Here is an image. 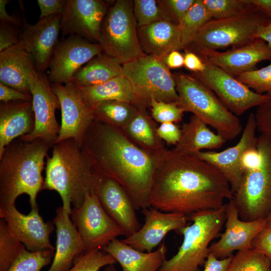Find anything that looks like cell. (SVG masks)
I'll return each mask as SVG.
<instances>
[{
	"mask_svg": "<svg viewBox=\"0 0 271 271\" xmlns=\"http://www.w3.org/2000/svg\"><path fill=\"white\" fill-rule=\"evenodd\" d=\"M233 197L226 178L209 163L173 149L157 152L150 207L189 216L220 208Z\"/></svg>",
	"mask_w": 271,
	"mask_h": 271,
	"instance_id": "6da1fadb",
	"label": "cell"
},
{
	"mask_svg": "<svg viewBox=\"0 0 271 271\" xmlns=\"http://www.w3.org/2000/svg\"><path fill=\"white\" fill-rule=\"evenodd\" d=\"M81 147L102 177L122 187L136 210L150 207L157 152L139 147L121 128L96 119Z\"/></svg>",
	"mask_w": 271,
	"mask_h": 271,
	"instance_id": "7a4b0ae2",
	"label": "cell"
},
{
	"mask_svg": "<svg viewBox=\"0 0 271 271\" xmlns=\"http://www.w3.org/2000/svg\"><path fill=\"white\" fill-rule=\"evenodd\" d=\"M104 179L81 147L69 139L54 144L47 157L43 190L56 191L70 214L82 205L87 193L97 194Z\"/></svg>",
	"mask_w": 271,
	"mask_h": 271,
	"instance_id": "3957f363",
	"label": "cell"
},
{
	"mask_svg": "<svg viewBox=\"0 0 271 271\" xmlns=\"http://www.w3.org/2000/svg\"><path fill=\"white\" fill-rule=\"evenodd\" d=\"M51 148L40 139L20 138L6 147L0 156V208L15 205L23 194L29 196L31 209L38 207L37 196L43 190L42 173Z\"/></svg>",
	"mask_w": 271,
	"mask_h": 271,
	"instance_id": "277c9868",
	"label": "cell"
},
{
	"mask_svg": "<svg viewBox=\"0 0 271 271\" xmlns=\"http://www.w3.org/2000/svg\"><path fill=\"white\" fill-rule=\"evenodd\" d=\"M179 105L214 128L226 141L237 137L242 130L238 118L223 104L216 94L194 75L173 74Z\"/></svg>",
	"mask_w": 271,
	"mask_h": 271,
	"instance_id": "5b68a950",
	"label": "cell"
},
{
	"mask_svg": "<svg viewBox=\"0 0 271 271\" xmlns=\"http://www.w3.org/2000/svg\"><path fill=\"white\" fill-rule=\"evenodd\" d=\"M226 205L216 210L200 211L188 217L192 221L179 232L183 242L177 253L165 260L158 271H199L209 254L211 241L216 238L226 220Z\"/></svg>",
	"mask_w": 271,
	"mask_h": 271,
	"instance_id": "8992f818",
	"label": "cell"
},
{
	"mask_svg": "<svg viewBox=\"0 0 271 271\" xmlns=\"http://www.w3.org/2000/svg\"><path fill=\"white\" fill-rule=\"evenodd\" d=\"M270 22V18L251 6L237 15L210 20L184 50L200 56L208 51L242 46L255 39L258 29Z\"/></svg>",
	"mask_w": 271,
	"mask_h": 271,
	"instance_id": "52a82bcc",
	"label": "cell"
},
{
	"mask_svg": "<svg viewBox=\"0 0 271 271\" xmlns=\"http://www.w3.org/2000/svg\"><path fill=\"white\" fill-rule=\"evenodd\" d=\"M257 148L261 155L260 164L244 172L232 198L243 221L265 219L271 208V138L260 134Z\"/></svg>",
	"mask_w": 271,
	"mask_h": 271,
	"instance_id": "ba28073f",
	"label": "cell"
},
{
	"mask_svg": "<svg viewBox=\"0 0 271 271\" xmlns=\"http://www.w3.org/2000/svg\"><path fill=\"white\" fill-rule=\"evenodd\" d=\"M133 2L117 0L110 7L100 30L102 52L122 65L145 56L139 43Z\"/></svg>",
	"mask_w": 271,
	"mask_h": 271,
	"instance_id": "9c48e42d",
	"label": "cell"
},
{
	"mask_svg": "<svg viewBox=\"0 0 271 271\" xmlns=\"http://www.w3.org/2000/svg\"><path fill=\"white\" fill-rule=\"evenodd\" d=\"M122 68L142 107L150 105L153 98L178 104L174 75L162 59L145 55L122 65Z\"/></svg>",
	"mask_w": 271,
	"mask_h": 271,
	"instance_id": "30bf717a",
	"label": "cell"
},
{
	"mask_svg": "<svg viewBox=\"0 0 271 271\" xmlns=\"http://www.w3.org/2000/svg\"><path fill=\"white\" fill-rule=\"evenodd\" d=\"M28 79L32 96L35 127L31 133L20 138L28 141L40 139L52 148L60 128L55 117L56 110L60 109L59 100L51 88L48 77L36 67L29 73Z\"/></svg>",
	"mask_w": 271,
	"mask_h": 271,
	"instance_id": "8fae6325",
	"label": "cell"
},
{
	"mask_svg": "<svg viewBox=\"0 0 271 271\" xmlns=\"http://www.w3.org/2000/svg\"><path fill=\"white\" fill-rule=\"evenodd\" d=\"M70 215L87 251L102 249L117 237L125 236L123 229L104 210L96 194L87 193L82 205L72 208Z\"/></svg>",
	"mask_w": 271,
	"mask_h": 271,
	"instance_id": "7c38bea8",
	"label": "cell"
},
{
	"mask_svg": "<svg viewBox=\"0 0 271 271\" xmlns=\"http://www.w3.org/2000/svg\"><path fill=\"white\" fill-rule=\"evenodd\" d=\"M203 61L205 70L193 75L209 87L236 116L242 115L269 98L268 93H257L219 67Z\"/></svg>",
	"mask_w": 271,
	"mask_h": 271,
	"instance_id": "4fadbf2b",
	"label": "cell"
},
{
	"mask_svg": "<svg viewBox=\"0 0 271 271\" xmlns=\"http://www.w3.org/2000/svg\"><path fill=\"white\" fill-rule=\"evenodd\" d=\"M51 87L59 100L61 111L60 131L55 144L72 139L81 146L87 130L95 119L93 109L85 102L74 84L51 83Z\"/></svg>",
	"mask_w": 271,
	"mask_h": 271,
	"instance_id": "5bb4252c",
	"label": "cell"
},
{
	"mask_svg": "<svg viewBox=\"0 0 271 271\" xmlns=\"http://www.w3.org/2000/svg\"><path fill=\"white\" fill-rule=\"evenodd\" d=\"M102 52L98 43H92L76 35H70L58 43L49 64L48 79L52 83L71 82L75 73L84 64Z\"/></svg>",
	"mask_w": 271,
	"mask_h": 271,
	"instance_id": "9a60e30c",
	"label": "cell"
},
{
	"mask_svg": "<svg viewBox=\"0 0 271 271\" xmlns=\"http://www.w3.org/2000/svg\"><path fill=\"white\" fill-rule=\"evenodd\" d=\"M257 126L254 113H250L237 143L220 152L213 151L198 153L195 156L217 168L229 183L234 194L241 183L244 171L241 160L249 149L257 147L255 137Z\"/></svg>",
	"mask_w": 271,
	"mask_h": 271,
	"instance_id": "2e32d148",
	"label": "cell"
},
{
	"mask_svg": "<svg viewBox=\"0 0 271 271\" xmlns=\"http://www.w3.org/2000/svg\"><path fill=\"white\" fill-rule=\"evenodd\" d=\"M225 205V231L209 248V253L218 259L229 257L236 250L252 249L253 239L267 224L265 219L249 221L240 219L233 199Z\"/></svg>",
	"mask_w": 271,
	"mask_h": 271,
	"instance_id": "e0dca14e",
	"label": "cell"
},
{
	"mask_svg": "<svg viewBox=\"0 0 271 271\" xmlns=\"http://www.w3.org/2000/svg\"><path fill=\"white\" fill-rule=\"evenodd\" d=\"M0 218L26 249L31 251L55 250L50 242V236L54 229L52 222H45L39 213V207L31 209L25 215L15 205L0 208Z\"/></svg>",
	"mask_w": 271,
	"mask_h": 271,
	"instance_id": "ac0fdd59",
	"label": "cell"
},
{
	"mask_svg": "<svg viewBox=\"0 0 271 271\" xmlns=\"http://www.w3.org/2000/svg\"><path fill=\"white\" fill-rule=\"evenodd\" d=\"M109 8L100 0H67L61 22L63 36L76 35L99 43L101 25Z\"/></svg>",
	"mask_w": 271,
	"mask_h": 271,
	"instance_id": "d6986e66",
	"label": "cell"
},
{
	"mask_svg": "<svg viewBox=\"0 0 271 271\" xmlns=\"http://www.w3.org/2000/svg\"><path fill=\"white\" fill-rule=\"evenodd\" d=\"M62 15L39 19L34 25L24 20L19 44L33 57L37 70L44 72L49 66L58 44Z\"/></svg>",
	"mask_w": 271,
	"mask_h": 271,
	"instance_id": "ffe728a7",
	"label": "cell"
},
{
	"mask_svg": "<svg viewBox=\"0 0 271 271\" xmlns=\"http://www.w3.org/2000/svg\"><path fill=\"white\" fill-rule=\"evenodd\" d=\"M141 212L145 217L143 226L121 241L143 252H152L170 231H179L186 226L188 219L183 214L163 212L152 207L143 209Z\"/></svg>",
	"mask_w": 271,
	"mask_h": 271,
	"instance_id": "44dd1931",
	"label": "cell"
},
{
	"mask_svg": "<svg viewBox=\"0 0 271 271\" xmlns=\"http://www.w3.org/2000/svg\"><path fill=\"white\" fill-rule=\"evenodd\" d=\"M199 56L236 77L255 70L256 65L262 61H270L271 48L263 40L255 39L242 46L225 51H208Z\"/></svg>",
	"mask_w": 271,
	"mask_h": 271,
	"instance_id": "7402d4cb",
	"label": "cell"
},
{
	"mask_svg": "<svg viewBox=\"0 0 271 271\" xmlns=\"http://www.w3.org/2000/svg\"><path fill=\"white\" fill-rule=\"evenodd\" d=\"M55 213L52 222L56 227V248L51 266L47 271H67L87 250L68 212L61 206L55 210Z\"/></svg>",
	"mask_w": 271,
	"mask_h": 271,
	"instance_id": "603a6c76",
	"label": "cell"
},
{
	"mask_svg": "<svg viewBox=\"0 0 271 271\" xmlns=\"http://www.w3.org/2000/svg\"><path fill=\"white\" fill-rule=\"evenodd\" d=\"M96 195L107 214L123 229L125 237L141 228L134 207L117 182L110 178H105Z\"/></svg>",
	"mask_w": 271,
	"mask_h": 271,
	"instance_id": "cb8c5ba5",
	"label": "cell"
},
{
	"mask_svg": "<svg viewBox=\"0 0 271 271\" xmlns=\"http://www.w3.org/2000/svg\"><path fill=\"white\" fill-rule=\"evenodd\" d=\"M35 127L32 101L2 102L0 105V156L6 147Z\"/></svg>",
	"mask_w": 271,
	"mask_h": 271,
	"instance_id": "d4e9b609",
	"label": "cell"
},
{
	"mask_svg": "<svg viewBox=\"0 0 271 271\" xmlns=\"http://www.w3.org/2000/svg\"><path fill=\"white\" fill-rule=\"evenodd\" d=\"M138 36L144 53L161 59L173 51L183 49L178 26L168 20L138 28Z\"/></svg>",
	"mask_w": 271,
	"mask_h": 271,
	"instance_id": "484cf974",
	"label": "cell"
},
{
	"mask_svg": "<svg viewBox=\"0 0 271 271\" xmlns=\"http://www.w3.org/2000/svg\"><path fill=\"white\" fill-rule=\"evenodd\" d=\"M102 250L114 257L122 271H158L166 260L167 247L163 241L155 251L145 252L115 238Z\"/></svg>",
	"mask_w": 271,
	"mask_h": 271,
	"instance_id": "4316f807",
	"label": "cell"
},
{
	"mask_svg": "<svg viewBox=\"0 0 271 271\" xmlns=\"http://www.w3.org/2000/svg\"><path fill=\"white\" fill-rule=\"evenodd\" d=\"M35 64L32 56L19 45L0 52V83L31 94L28 79Z\"/></svg>",
	"mask_w": 271,
	"mask_h": 271,
	"instance_id": "83f0119b",
	"label": "cell"
},
{
	"mask_svg": "<svg viewBox=\"0 0 271 271\" xmlns=\"http://www.w3.org/2000/svg\"><path fill=\"white\" fill-rule=\"evenodd\" d=\"M226 140L212 132L200 119L192 115L187 122L183 124L179 142L173 149L184 155L195 156L203 149L221 148Z\"/></svg>",
	"mask_w": 271,
	"mask_h": 271,
	"instance_id": "f1b7e54d",
	"label": "cell"
},
{
	"mask_svg": "<svg viewBox=\"0 0 271 271\" xmlns=\"http://www.w3.org/2000/svg\"><path fill=\"white\" fill-rule=\"evenodd\" d=\"M76 86L85 102L93 110L97 104L106 101H121L142 106L129 81L124 75L96 85Z\"/></svg>",
	"mask_w": 271,
	"mask_h": 271,
	"instance_id": "f546056e",
	"label": "cell"
},
{
	"mask_svg": "<svg viewBox=\"0 0 271 271\" xmlns=\"http://www.w3.org/2000/svg\"><path fill=\"white\" fill-rule=\"evenodd\" d=\"M122 75V65L115 59L102 52L80 68L71 82L78 86H91Z\"/></svg>",
	"mask_w": 271,
	"mask_h": 271,
	"instance_id": "4dcf8cb0",
	"label": "cell"
},
{
	"mask_svg": "<svg viewBox=\"0 0 271 271\" xmlns=\"http://www.w3.org/2000/svg\"><path fill=\"white\" fill-rule=\"evenodd\" d=\"M139 109L133 105L121 101H106L93 108L95 119L122 129L138 113Z\"/></svg>",
	"mask_w": 271,
	"mask_h": 271,
	"instance_id": "1f68e13d",
	"label": "cell"
},
{
	"mask_svg": "<svg viewBox=\"0 0 271 271\" xmlns=\"http://www.w3.org/2000/svg\"><path fill=\"white\" fill-rule=\"evenodd\" d=\"M212 18L202 0H195L178 27L180 33L183 49L193 41L199 31Z\"/></svg>",
	"mask_w": 271,
	"mask_h": 271,
	"instance_id": "d6a6232c",
	"label": "cell"
},
{
	"mask_svg": "<svg viewBox=\"0 0 271 271\" xmlns=\"http://www.w3.org/2000/svg\"><path fill=\"white\" fill-rule=\"evenodd\" d=\"M124 128L144 149L157 152L163 148L156 130L155 131L152 126L151 120L142 110H139Z\"/></svg>",
	"mask_w": 271,
	"mask_h": 271,
	"instance_id": "836d02e7",
	"label": "cell"
},
{
	"mask_svg": "<svg viewBox=\"0 0 271 271\" xmlns=\"http://www.w3.org/2000/svg\"><path fill=\"white\" fill-rule=\"evenodd\" d=\"M116 262L108 253L95 249L86 251L67 271H117L113 265Z\"/></svg>",
	"mask_w": 271,
	"mask_h": 271,
	"instance_id": "e575fe53",
	"label": "cell"
},
{
	"mask_svg": "<svg viewBox=\"0 0 271 271\" xmlns=\"http://www.w3.org/2000/svg\"><path fill=\"white\" fill-rule=\"evenodd\" d=\"M24 245L0 219V271H8L20 254Z\"/></svg>",
	"mask_w": 271,
	"mask_h": 271,
	"instance_id": "d590c367",
	"label": "cell"
},
{
	"mask_svg": "<svg viewBox=\"0 0 271 271\" xmlns=\"http://www.w3.org/2000/svg\"><path fill=\"white\" fill-rule=\"evenodd\" d=\"M271 260L252 249L239 251L225 271H270Z\"/></svg>",
	"mask_w": 271,
	"mask_h": 271,
	"instance_id": "8d00e7d4",
	"label": "cell"
},
{
	"mask_svg": "<svg viewBox=\"0 0 271 271\" xmlns=\"http://www.w3.org/2000/svg\"><path fill=\"white\" fill-rule=\"evenodd\" d=\"M55 251H31L24 246L8 271H40L53 259Z\"/></svg>",
	"mask_w": 271,
	"mask_h": 271,
	"instance_id": "74e56055",
	"label": "cell"
},
{
	"mask_svg": "<svg viewBox=\"0 0 271 271\" xmlns=\"http://www.w3.org/2000/svg\"><path fill=\"white\" fill-rule=\"evenodd\" d=\"M212 20L229 18L246 11L251 5L246 0H202Z\"/></svg>",
	"mask_w": 271,
	"mask_h": 271,
	"instance_id": "f35d334b",
	"label": "cell"
},
{
	"mask_svg": "<svg viewBox=\"0 0 271 271\" xmlns=\"http://www.w3.org/2000/svg\"><path fill=\"white\" fill-rule=\"evenodd\" d=\"M235 78L257 93L271 92V62L264 67L243 73Z\"/></svg>",
	"mask_w": 271,
	"mask_h": 271,
	"instance_id": "ab89813d",
	"label": "cell"
},
{
	"mask_svg": "<svg viewBox=\"0 0 271 271\" xmlns=\"http://www.w3.org/2000/svg\"><path fill=\"white\" fill-rule=\"evenodd\" d=\"M133 12L138 28L165 20L156 0H134Z\"/></svg>",
	"mask_w": 271,
	"mask_h": 271,
	"instance_id": "60d3db41",
	"label": "cell"
},
{
	"mask_svg": "<svg viewBox=\"0 0 271 271\" xmlns=\"http://www.w3.org/2000/svg\"><path fill=\"white\" fill-rule=\"evenodd\" d=\"M150 106L152 117L161 123L180 122L185 112L178 103L161 101L153 98L150 100Z\"/></svg>",
	"mask_w": 271,
	"mask_h": 271,
	"instance_id": "b9f144b4",
	"label": "cell"
},
{
	"mask_svg": "<svg viewBox=\"0 0 271 271\" xmlns=\"http://www.w3.org/2000/svg\"><path fill=\"white\" fill-rule=\"evenodd\" d=\"M195 0H158L165 20L176 25L179 24Z\"/></svg>",
	"mask_w": 271,
	"mask_h": 271,
	"instance_id": "7bdbcfd3",
	"label": "cell"
},
{
	"mask_svg": "<svg viewBox=\"0 0 271 271\" xmlns=\"http://www.w3.org/2000/svg\"><path fill=\"white\" fill-rule=\"evenodd\" d=\"M267 93L269 98L257 107L254 116L258 130L271 138V92Z\"/></svg>",
	"mask_w": 271,
	"mask_h": 271,
	"instance_id": "ee69618b",
	"label": "cell"
},
{
	"mask_svg": "<svg viewBox=\"0 0 271 271\" xmlns=\"http://www.w3.org/2000/svg\"><path fill=\"white\" fill-rule=\"evenodd\" d=\"M19 27L13 24L0 23V52L19 44L20 35Z\"/></svg>",
	"mask_w": 271,
	"mask_h": 271,
	"instance_id": "f6af8a7d",
	"label": "cell"
},
{
	"mask_svg": "<svg viewBox=\"0 0 271 271\" xmlns=\"http://www.w3.org/2000/svg\"><path fill=\"white\" fill-rule=\"evenodd\" d=\"M252 249L271 260V225L267 224L254 238Z\"/></svg>",
	"mask_w": 271,
	"mask_h": 271,
	"instance_id": "bcb514c9",
	"label": "cell"
},
{
	"mask_svg": "<svg viewBox=\"0 0 271 271\" xmlns=\"http://www.w3.org/2000/svg\"><path fill=\"white\" fill-rule=\"evenodd\" d=\"M37 2L41 12L39 19L62 15L67 4V1L65 0H38Z\"/></svg>",
	"mask_w": 271,
	"mask_h": 271,
	"instance_id": "7dc6e473",
	"label": "cell"
},
{
	"mask_svg": "<svg viewBox=\"0 0 271 271\" xmlns=\"http://www.w3.org/2000/svg\"><path fill=\"white\" fill-rule=\"evenodd\" d=\"M158 137L168 144L176 145L181 137V128L173 122L161 123L156 128Z\"/></svg>",
	"mask_w": 271,
	"mask_h": 271,
	"instance_id": "c3c4849f",
	"label": "cell"
},
{
	"mask_svg": "<svg viewBox=\"0 0 271 271\" xmlns=\"http://www.w3.org/2000/svg\"><path fill=\"white\" fill-rule=\"evenodd\" d=\"M0 100L3 103L15 101H32L31 94L18 91L0 83Z\"/></svg>",
	"mask_w": 271,
	"mask_h": 271,
	"instance_id": "681fc988",
	"label": "cell"
},
{
	"mask_svg": "<svg viewBox=\"0 0 271 271\" xmlns=\"http://www.w3.org/2000/svg\"><path fill=\"white\" fill-rule=\"evenodd\" d=\"M261 160V155L257 147L248 150L243 155L241 160L244 172L257 168L260 164Z\"/></svg>",
	"mask_w": 271,
	"mask_h": 271,
	"instance_id": "f907efd6",
	"label": "cell"
},
{
	"mask_svg": "<svg viewBox=\"0 0 271 271\" xmlns=\"http://www.w3.org/2000/svg\"><path fill=\"white\" fill-rule=\"evenodd\" d=\"M231 255L223 259H218L209 253L204 263L203 271H225L232 259Z\"/></svg>",
	"mask_w": 271,
	"mask_h": 271,
	"instance_id": "816d5d0a",
	"label": "cell"
},
{
	"mask_svg": "<svg viewBox=\"0 0 271 271\" xmlns=\"http://www.w3.org/2000/svg\"><path fill=\"white\" fill-rule=\"evenodd\" d=\"M184 57V66L188 70L193 72L194 73L202 72L205 70V63L195 53L190 51H185Z\"/></svg>",
	"mask_w": 271,
	"mask_h": 271,
	"instance_id": "f5cc1de1",
	"label": "cell"
},
{
	"mask_svg": "<svg viewBox=\"0 0 271 271\" xmlns=\"http://www.w3.org/2000/svg\"><path fill=\"white\" fill-rule=\"evenodd\" d=\"M166 65L170 69L182 67L184 64V57L179 51H173L162 59Z\"/></svg>",
	"mask_w": 271,
	"mask_h": 271,
	"instance_id": "db71d44e",
	"label": "cell"
},
{
	"mask_svg": "<svg viewBox=\"0 0 271 271\" xmlns=\"http://www.w3.org/2000/svg\"><path fill=\"white\" fill-rule=\"evenodd\" d=\"M9 2L8 0H0L1 22L10 23L20 27L22 25L20 19L15 16L9 15L7 12L6 6Z\"/></svg>",
	"mask_w": 271,
	"mask_h": 271,
	"instance_id": "11a10c76",
	"label": "cell"
},
{
	"mask_svg": "<svg viewBox=\"0 0 271 271\" xmlns=\"http://www.w3.org/2000/svg\"><path fill=\"white\" fill-rule=\"evenodd\" d=\"M246 1L271 19V0H246Z\"/></svg>",
	"mask_w": 271,
	"mask_h": 271,
	"instance_id": "9f6ffc18",
	"label": "cell"
},
{
	"mask_svg": "<svg viewBox=\"0 0 271 271\" xmlns=\"http://www.w3.org/2000/svg\"><path fill=\"white\" fill-rule=\"evenodd\" d=\"M255 39H260L263 40L271 48V22L258 29L255 36Z\"/></svg>",
	"mask_w": 271,
	"mask_h": 271,
	"instance_id": "6f0895ef",
	"label": "cell"
},
{
	"mask_svg": "<svg viewBox=\"0 0 271 271\" xmlns=\"http://www.w3.org/2000/svg\"><path fill=\"white\" fill-rule=\"evenodd\" d=\"M265 219L267 224L271 225V208Z\"/></svg>",
	"mask_w": 271,
	"mask_h": 271,
	"instance_id": "680465c9",
	"label": "cell"
},
{
	"mask_svg": "<svg viewBox=\"0 0 271 271\" xmlns=\"http://www.w3.org/2000/svg\"><path fill=\"white\" fill-rule=\"evenodd\" d=\"M270 271H271V270H270Z\"/></svg>",
	"mask_w": 271,
	"mask_h": 271,
	"instance_id": "91938a15",
	"label": "cell"
}]
</instances>
